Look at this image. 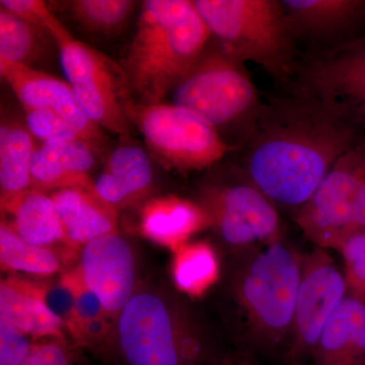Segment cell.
<instances>
[{
  "mask_svg": "<svg viewBox=\"0 0 365 365\" xmlns=\"http://www.w3.org/2000/svg\"><path fill=\"white\" fill-rule=\"evenodd\" d=\"M153 182L150 155L135 144H122L110 153L91 189L101 200L116 209L143 198Z\"/></svg>",
  "mask_w": 365,
  "mask_h": 365,
  "instance_id": "2e32d148",
  "label": "cell"
},
{
  "mask_svg": "<svg viewBox=\"0 0 365 365\" xmlns=\"http://www.w3.org/2000/svg\"><path fill=\"white\" fill-rule=\"evenodd\" d=\"M205 225L200 206L178 197L155 199L146 204L141 213L143 234L165 246H181L189 235Z\"/></svg>",
  "mask_w": 365,
  "mask_h": 365,
  "instance_id": "7402d4cb",
  "label": "cell"
},
{
  "mask_svg": "<svg viewBox=\"0 0 365 365\" xmlns=\"http://www.w3.org/2000/svg\"><path fill=\"white\" fill-rule=\"evenodd\" d=\"M250 144L248 180L274 204L299 209L353 146V125L306 98L280 108Z\"/></svg>",
  "mask_w": 365,
  "mask_h": 365,
  "instance_id": "7a4b0ae2",
  "label": "cell"
},
{
  "mask_svg": "<svg viewBox=\"0 0 365 365\" xmlns=\"http://www.w3.org/2000/svg\"><path fill=\"white\" fill-rule=\"evenodd\" d=\"M292 33L335 37L365 18V0H282Z\"/></svg>",
  "mask_w": 365,
  "mask_h": 365,
  "instance_id": "d6986e66",
  "label": "cell"
},
{
  "mask_svg": "<svg viewBox=\"0 0 365 365\" xmlns=\"http://www.w3.org/2000/svg\"><path fill=\"white\" fill-rule=\"evenodd\" d=\"M136 2L131 0H74L68 4L72 19L86 32L101 36L119 33L130 20Z\"/></svg>",
  "mask_w": 365,
  "mask_h": 365,
  "instance_id": "484cf974",
  "label": "cell"
},
{
  "mask_svg": "<svg viewBox=\"0 0 365 365\" xmlns=\"http://www.w3.org/2000/svg\"><path fill=\"white\" fill-rule=\"evenodd\" d=\"M197 204L227 254L282 237L275 204L249 180L207 187Z\"/></svg>",
  "mask_w": 365,
  "mask_h": 365,
  "instance_id": "30bf717a",
  "label": "cell"
},
{
  "mask_svg": "<svg viewBox=\"0 0 365 365\" xmlns=\"http://www.w3.org/2000/svg\"><path fill=\"white\" fill-rule=\"evenodd\" d=\"M0 74L21 106L49 110L66 120L83 140L96 150L103 143L102 130L79 107L66 81L21 64L0 60Z\"/></svg>",
  "mask_w": 365,
  "mask_h": 365,
  "instance_id": "5bb4252c",
  "label": "cell"
},
{
  "mask_svg": "<svg viewBox=\"0 0 365 365\" xmlns=\"http://www.w3.org/2000/svg\"><path fill=\"white\" fill-rule=\"evenodd\" d=\"M2 209L11 215L9 227L23 241L41 247L66 241L54 201L45 192L31 188Z\"/></svg>",
  "mask_w": 365,
  "mask_h": 365,
  "instance_id": "44dd1931",
  "label": "cell"
},
{
  "mask_svg": "<svg viewBox=\"0 0 365 365\" xmlns=\"http://www.w3.org/2000/svg\"><path fill=\"white\" fill-rule=\"evenodd\" d=\"M25 113L26 127L35 138L50 140L81 139L76 131L58 115L49 110L21 106Z\"/></svg>",
  "mask_w": 365,
  "mask_h": 365,
  "instance_id": "83f0119b",
  "label": "cell"
},
{
  "mask_svg": "<svg viewBox=\"0 0 365 365\" xmlns=\"http://www.w3.org/2000/svg\"><path fill=\"white\" fill-rule=\"evenodd\" d=\"M302 265V254L283 237L227 254L218 281L232 349L282 365Z\"/></svg>",
  "mask_w": 365,
  "mask_h": 365,
  "instance_id": "6da1fadb",
  "label": "cell"
},
{
  "mask_svg": "<svg viewBox=\"0 0 365 365\" xmlns=\"http://www.w3.org/2000/svg\"><path fill=\"white\" fill-rule=\"evenodd\" d=\"M359 299H361L362 300H364V302H365V297H359Z\"/></svg>",
  "mask_w": 365,
  "mask_h": 365,
  "instance_id": "74e56055",
  "label": "cell"
},
{
  "mask_svg": "<svg viewBox=\"0 0 365 365\" xmlns=\"http://www.w3.org/2000/svg\"><path fill=\"white\" fill-rule=\"evenodd\" d=\"M26 127L2 120L0 127L1 207L32 188L31 165L37 144Z\"/></svg>",
  "mask_w": 365,
  "mask_h": 365,
  "instance_id": "603a6c76",
  "label": "cell"
},
{
  "mask_svg": "<svg viewBox=\"0 0 365 365\" xmlns=\"http://www.w3.org/2000/svg\"><path fill=\"white\" fill-rule=\"evenodd\" d=\"M349 294L365 297V228L353 232L339 250Z\"/></svg>",
  "mask_w": 365,
  "mask_h": 365,
  "instance_id": "f1b7e54d",
  "label": "cell"
},
{
  "mask_svg": "<svg viewBox=\"0 0 365 365\" xmlns=\"http://www.w3.org/2000/svg\"><path fill=\"white\" fill-rule=\"evenodd\" d=\"M110 317L106 312L100 299L86 287L83 279H79L78 292H76V307L73 316L66 326L71 324L85 323L91 319ZM112 318V317H111Z\"/></svg>",
  "mask_w": 365,
  "mask_h": 365,
  "instance_id": "d6a6232c",
  "label": "cell"
},
{
  "mask_svg": "<svg viewBox=\"0 0 365 365\" xmlns=\"http://www.w3.org/2000/svg\"><path fill=\"white\" fill-rule=\"evenodd\" d=\"M78 269L86 287L97 295L107 314L114 319L140 283L137 279L134 250L117 232L83 245Z\"/></svg>",
  "mask_w": 365,
  "mask_h": 365,
  "instance_id": "4fadbf2b",
  "label": "cell"
},
{
  "mask_svg": "<svg viewBox=\"0 0 365 365\" xmlns=\"http://www.w3.org/2000/svg\"><path fill=\"white\" fill-rule=\"evenodd\" d=\"M105 348L114 365H209L220 354L184 294L150 280L118 314Z\"/></svg>",
  "mask_w": 365,
  "mask_h": 365,
  "instance_id": "3957f363",
  "label": "cell"
},
{
  "mask_svg": "<svg viewBox=\"0 0 365 365\" xmlns=\"http://www.w3.org/2000/svg\"><path fill=\"white\" fill-rule=\"evenodd\" d=\"M362 228H365V180L360 187L353 211L352 234Z\"/></svg>",
  "mask_w": 365,
  "mask_h": 365,
  "instance_id": "8d00e7d4",
  "label": "cell"
},
{
  "mask_svg": "<svg viewBox=\"0 0 365 365\" xmlns=\"http://www.w3.org/2000/svg\"><path fill=\"white\" fill-rule=\"evenodd\" d=\"M0 7L40 28L52 13L46 2L41 0H1Z\"/></svg>",
  "mask_w": 365,
  "mask_h": 365,
  "instance_id": "e575fe53",
  "label": "cell"
},
{
  "mask_svg": "<svg viewBox=\"0 0 365 365\" xmlns=\"http://www.w3.org/2000/svg\"><path fill=\"white\" fill-rule=\"evenodd\" d=\"M81 279L78 269L64 275L59 282L40 289V297L46 307L66 325L73 316L76 292Z\"/></svg>",
  "mask_w": 365,
  "mask_h": 365,
  "instance_id": "f546056e",
  "label": "cell"
},
{
  "mask_svg": "<svg viewBox=\"0 0 365 365\" xmlns=\"http://www.w3.org/2000/svg\"><path fill=\"white\" fill-rule=\"evenodd\" d=\"M170 102L217 129L249 115L258 95L244 62L222 46L207 49L170 93Z\"/></svg>",
  "mask_w": 365,
  "mask_h": 365,
  "instance_id": "52a82bcc",
  "label": "cell"
},
{
  "mask_svg": "<svg viewBox=\"0 0 365 365\" xmlns=\"http://www.w3.org/2000/svg\"><path fill=\"white\" fill-rule=\"evenodd\" d=\"M47 31L0 9V60L34 67L45 52Z\"/></svg>",
  "mask_w": 365,
  "mask_h": 365,
  "instance_id": "d4e9b609",
  "label": "cell"
},
{
  "mask_svg": "<svg viewBox=\"0 0 365 365\" xmlns=\"http://www.w3.org/2000/svg\"><path fill=\"white\" fill-rule=\"evenodd\" d=\"M0 318L26 335L64 341V323L46 307L40 289L20 281L1 280Z\"/></svg>",
  "mask_w": 365,
  "mask_h": 365,
  "instance_id": "ffe728a7",
  "label": "cell"
},
{
  "mask_svg": "<svg viewBox=\"0 0 365 365\" xmlns=\"http://www.w3.org/2000/svg\"><path fill=\"white\" fill-rule=\"evenodd\" d=\"M345 274L328 250L302 254L292 334L282 365H312L329 319L348 294Z\"/></svg>",
  "mask_w": 365,
  "mask_h": 365,
  "instance_id": "9c48e42d",
  "label": "cell"
},
{
  "mask_svg": "<svg viewBox=\"0 0 365 365\" xmlns=\"http://www.w3.org/2000/svg\"><path fill=\"white\" fill-rule=\"evenodd\" d=\"M34 347L28 335L0 318V365L25 364Z\"/></svg>",
  "mask_w": 365,
  "mask_h": 365,
  "instance_id": "4dcf8cb0",
  "label": "cell"
},
{
  "mask_svg": "<svg viewBox=\"0 0 365 365\" xmlns=\"http://www.w3.org/2000/svg\"><path fill=\"white\" fill-rule=\"evenodd\" d=\"M212 37L240 61H253L275 76L287 73L292 35L281 1L196 0Z\"/></svg>",
  "mask_w": 365,
  "mask_h": 365,
  "instance_id": "8992f818",
  "label": "cell"
},
{
  "mask_svg": "<svg viewBox=\"0 0 365 365\" xmlns=\"http://www.w3.org/2000/svg\"><path fill=\"white\" fill-rule=\"evenodd\" d=\"M365 180V144H356L335 163L295 220L316 248L339 252L352 234L355 202Z\"/></svg>",
  "mask_w": 365,
  "mask_h": 365,
  "instance_id": "8fae6325",
  "label": "cell"
},
{
  "mask_svg": "<svg viewBox=\"0 0 365 365\" xmlns=\"http://www.w3.org/2000/svg\"><path fill=\"white\" fill-rule=\"evenodd\" d=\"M21 365H74L71 352L62 340L35 344L30 357Z\"/></svg>",
  "mask_w": 365,
  "mask_h": 365,
  "instance_id": "836d02e7",
  "label": "cell"
},
{
  "mask_svg": "<svg viewBox=\"0 0 365 365\" xmlns=\"http://www.w3.org/2000/svg\"><path fill=\"white\" fill-rule=\"evenodd\" d=\"M312 365H365V302L346 295L324 329Z\"/></svg>",
  "mask_w": 365,
  "mask_h": 365,
  "instance_id": "e0dca14e",
  "label": "cell"
},
{
  "mask_svg": "<svg viewBox=\"0 0 365 365\" xmlns=\"http://www.w3.org/2000/svg\"><path fill=\"white\" fill-rule=\"evenodd\" d=\"M134 123L151 155L170 170L207 169L228 151L217 129L172 103L136 106Z\"/></svg>",
  "mask_w": 365,
  "mask_h": 365,
  "instance_id": "ba28073f",
  "label": "cell"
},
{
  "mask_svg": "<svg viewBox=\"0 0 365 365\" xmlns=\"http://www.w3.org/2000/svg\"><path fill=\"white\" fill-rule=\"evenodd\" d=\"M115 322L116 319L106 317L85 323L71 324L67 328L78 344L83 347H96L107 344L114 331Z\"/></svg>",
  "mask_w": 365,
  "mask_h": 365,
  "instance_id": "1f68e13d",
  "label": "cell"
},
{
  "mask_svg": "<svg viewBox=\"0 0 365 365\" xmlns=\"http://www.w3.org/2000/svg\"><path fill=\"white\" fill-rule=\"evenodd\" d=\"M0 261L9 270L35 275H52L60 269L58 258L51 250L23 241L4 222L0 227Z\"/></svg>",
  "mask_w": 365,
  "mask_h": 365,
  "instance_id": "4316f807",
  "label": "cell"
},
{
  "mask_svg": "<svg viewBox=\"0 0 365 365\" xmlns=\"http://www.w3.org/2000/svg\"><path fill=\"white\" fill-rule=\"evenodd\" d=\"M300 85L306 98L350 124L365 125V36L313 60Z\"/></svg>",
  "mask_w": 365,
  "mask_h": 365,
  "instance_id": "7c38bea8",
  "label": "cell"
},
{
  "mask_svg": "<svg viewBox=\"0 0 365 365\" xmlns=\"http://www.w3.org/2000/svg\"><path fill=\"white\" fill-rule=\"evenodd\" d=\"M212 38L195 2L146 0L122 60L136 106L163 103L208 49Z\"/></svg>",
  "mask_w": 365,
  "mask_h": 365,
  "instance_id": "277c9868",
  "label": "cell"
},
{
  "mask_svg": "<svg viewBox=\"0 0 365 365\" xmlns=\"http://www.w3.org/2000/svg\"><path fill=\"white\" fill-rule=\"evenodd\" d=\"M209 365H267L260 359L248 354L232 349L230 351L220 353L217 359L213 360Z\"/></svg>",
  "mask_w": 365,
  "mask_h": 365,
  "instance_id": "d590c367",
  "label": "cell"
},
{
  "mask_svg": "<svg viewBox=\"0 0 365 365\" xmlns=\"http://www.w3.org/2000/svg\"><path fill=\"white\" fill-rule=\"evenodd\" d=\"M173 266V276L178 290L184 294H203L216 281L220 271L215 251L205 242L182 244Z\"/></svg>",
  "mask_w": 365,
  "mask_h": 365,
  "instance_id": "cb8c5ba5",
  "label": "cell"
},
{
  "mask_svg": "<svg viewBox=\"0 0 365 365\" xmlns=\"http://www.w3.org/2000/svg\"><path fill=\"white\" fill-rule=\"evenodd\" d=\"M97 150L83 139L41 143L31 165L32 188L46 191L93 188L91 173L97 163Z\"/></svg>",
  "mask_w": 365,
  "mask_h": 365,
  "instance_id": "9a60e30c",
  "label": "cell"
},
{
  "mask_svg": "<svg viewBox=\"0 0 365 365\" xmlns=\"http://www.w3.org/2000/svg\"><path fill=\"white\" fill-rule=\"evenodd\" d=\"M44 29L57 46L66 83L88 119L112 133H130L136 104L121 66L72 37L53 13Z\"/></svg>",
  "mask_w": 365,
  "mask_h": 365,
  "instance_id": "5b68a950",
  "label": "cell"
},
{
  "mask_svg": "<svg viewBox=\"0 0 365 365\" xmlns=\"http://www.w3.org/2000/svg\"><path fill=\"white\" fill-rule=\"evenodd\" d=\"M51 197L66 241L71 244L86 245L116 232V209L101 200L93 189H62L55 191Z\"/></svg>",
  "mask_w": 365,
  "mask_h": 365,
  "instance_id": "ac0fdd59",
  "label": "cell"
}]
</instances>
